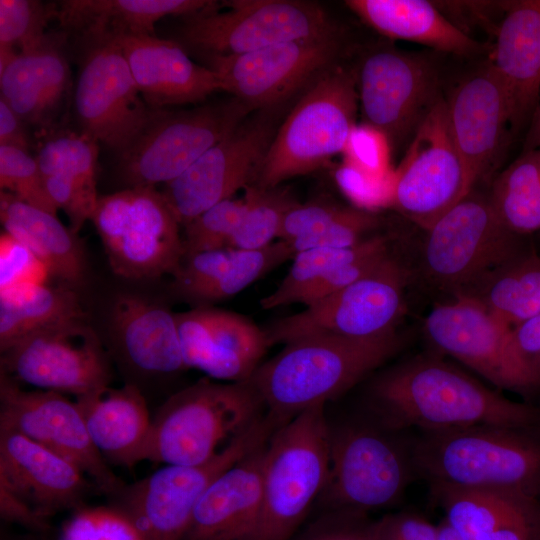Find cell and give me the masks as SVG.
Instances as JSON below:
<instances>
[{
    "label": "cell",
    "instance_id": "58",
    "mask_svg": "<svg viewBox=\"0 0 540 540\" xmlns=\"http://www.w3.org/2000/svg\"><path fill=\"white\" fill-rule=\"evenodd\" d=\"M540 147V106L525 133L522 152Z\"/></svg>",
    "mask_w": 540,
    "mask_h": 540
},
{
    "label": "cell",
    "instance_id": "35",
    "mask_svg": "<svg viewBox=\"0 0 540 540\" xmlns=\"http://www.w3.org/2000/svg\"><path fill=\"white\" fill-rule=\"evenodd\" d=\"M85 318L76 290L25 283L0 290V351L49 326Z\"/></svg>",
    "mask_w": 540,
    "mask_h": 540
},
{
    "label": "cell",
    "instance_id": "13",
    "mask_svg": "<svg viewBox=\"0 0 540 540\" xmlns=\"http://www.w3.org/2000/svg\"><path fill=\"white\" fill-rule=\"evenodd\" d=\"M408 273L389 255L342 290L265 330L270 345L313 335L372 338L395 332L404 310Z\"/></svg>",
    "mask_w": 540,
    "mask_h": 540
},
{
    "label": "cell",
    "instance_id": "43",
    "mask_svg": "<svg viewBox=\"0 0 540 540\" xmlns=\"http://www.w3.org/2000/svg\"><path fill=\"white\" fill-rule=\"evenodd\" d=\"M245 208L244 198L227 199L184 225V255L229 247Z\"/></svg>",
    "mask_w": 540,
    "mask_h": 540
},
{
    "label": "cell",
    "instance_id": "33",
    "mask_svg": "<svg viewBox=\"0 0 540 540\" xmlns=\"http://www.w3.org/2000/svg\"><path fill=\"white\" fill-rule=\"evenodd\" d=\"M345 4L380 34L408 40L438 52L475 56L486 46L459 29L425 0H347Z\"/></svg>",
    "mask_w": 540,
    "mask_h": 540
},
{
    "label": "cell",
    "instance_id": "11",
    "mask_svg": "<svg viewBox=\"0 0 540 540\" xmlns=\"http://www.w3.org/2000/svg\"><path fill=\"white\" fill-rule=\"evenodd\" d=\"M186 17L181 37L206 57L234 56L283 42L339 33L324 9L300 0H232Z\"/></svg>",
    "mask_w": 540,
    "mask_h": 540
},
{
    "label": "cell",
    "instance_id": "52",
    "mask_svg": "<svg viewBox=\"0 0 540 540\" xmlns=\"http://www.w3.org/2000/svg\"><path fill=\"white\" fill-rule=\"evenodd\" d=\"M294 540H375L373 522L365 514L328 511Z\"/></svg>",
    "mask_w": 540,
    "mask_h": 540
},
{
    "label": "cell",
    "instance_id": "49",
    "mask_svg": "<svg viewBox=\"0 0 540 540\" xmlns=\"http://www.w3.org/2000/svg\"><path fill=\"white\" fill-rule=\"evenodd\" d=\"M47 266L24 243L7 232L0 236V290L25 284L46 283Z\"/></svg>",
    "mask_w": 540,
    "mask_h": 540
},
{
    "label": "cell",
    "instance_id": "6",
    "mask_svg": "<svg viewBox=\"0 0 540 540\" xmlns=\"http://www.w3.org/2000/svg\"><path fill=\"white\" fill-rule=\"evenodd\" d=\"M357 73L335 64L303 94L275 133L255 175V185L274 188L310 173L343 153L356 123Z\"/></svg>",
    "mask_w": 540,
    "mask_h": 540
},
{
    "label": "cell",
    "instance_id": "40",
    "mask_svg": "<svg viewBox=\"0 0 540 540\" xmlns=\"http://www.w3.org/2000/svg\"><path fill=\"white\" fill-rule=\"evenodd\" d=\"M245 189L246 208L229 247L241 250L263 248L278 238L285 214L297 201L287 190L278 187L262 188L249 184Z\"/></svg>",
    "mask_w": 540,
    "mask_h": 540
},
{
    "label": "cell",
    "instance_id": "51",
    "mask_svg": "<svg viewBox=\"0 0 540 540\" xmlns=\"http://www.w3.org/2000/svg\"><path fill=\"white\" fill-rule=\"evenodd\" d=\"M388 246L348 261L327 273L308 289L298 303L312 305L354 283L389 256Z\"/></svg>",
    "mask_w": 540,
    "mask_h": 540
},
{
    "label": "cell",
    "instance_id": "37",
    "mask_svg": "<svg viewBox=\"0 0 540 540\" xmlns=\"http://www.w3.org/2000/svg\"><path fill=\"white\" fill-rule=\"evenodd\" d=\"M489 200L500 221L517 236L540 231V147L522 152L500 172Z\"/></svg>",
    "mask_w": 540,
    "mask_h": 540
},
{
    "label": "cell",
    "instance_id": "56",
    "mask_svg": "<svg viewBox=\"0 0 540 540\" xmlns=\"http://www.w3.org/2000/svg\"><path fill=\"white\" fill-rule=\"evenodd\" d=\"M0 515L2 520L21 525L38 533L49 529L48 520L39 516L24 500L0 484Z\"/></svg>",
    "mask_w": 540,
    "mask_h": 540
},
{
    "label": "cell",
    "instance_id": "44",
    "mask_svg": "<svg viewBox=\"0 0 540 540\" xmlns=\"http://www.w3.org/2000/svg\"><path fill=\"white\" fill-rule=\"evenodd\" d=\"M0 187L19 200L57 216L37 159L28 152L0 146Z\"/></svg>",
    "mask_w": 540,
    "mask_h": 540
},
{
    "label": "cell",
    "instance_id": "54",
    "mask_svg": "<svg viewBox=\"0 0 540 540\" xmlns=\"http://www.w3.org/2000/svg\"><path fill=\"white\" fill-rule=\"evenodd\" d=\"M381 540H436L437 525L424 517L408 512L387 515L374 522Z\"/></svg>",
    "mask_w": 540,
    "mask_h": 540
},
{
    "label": "cell",
    "instance_id": "55",
    "mask_svg": "<svg viewBox=\"0 0 540 540\" xmlns=\"http://www.w3.org/2000/svg\"><path fill=\"white\" fill-rule=\"evenodd\" d=\"M512 338L517 359L531 391V369L540 357V314L513 327Z\"/></svg>",
    "mask_w": 540,
    "mask_h": 540
},
{
    "label": "cell",
    "instance_id": "9",
    "mask_svg": "<svg viewBox=\"0 0 540 540\" xmlns=\"http://www.w3.org/2000/svg\"><path fill=\"white\" fill-rule=\"evenodd\" d=\"M280 426L269 414L201 465H165L149 476L125 484L110 505L133 523L142 540H182L195 508L208 486L223 471Z\"/></svg>",
    "mask_w": 540,
    "mask_h": 540
},
{
    "label": "cell",
    "instance_id": "5",
    "mask_svg": "<svg viewBox=\"0 0 540 540\" xmlns=\"http://www.w3.org/2000/svg\"><path fill=\"white\" fill-rule=\"evenodd\" d=\"M329 473V423L325 406L309 409L279 426L266 443L262 502L246 540H292Z\"/></svg>",
    "mask_w": 540,
    "mask_h": 540
},
{
    "label": "cell",
    "instance_id": "4",
    "mask_svg": "<svg viewBox=\"0 0 540 540\" xmlns=\"http://www.w3.org/2000/svg\"><path fill=\"white\" fill-rule=\"evenodd\" d=\"M263 407L250 380L200 379L171 395L158 409L143 461L205 464L258 422Z\"/></svg>",
    "mask_w": 540,
    "mask_h": 540
},
{
    "label": "cell",
    "instance_id": "57",
    "mask_svg": "<svg viewBox=\"0 0 540 540\" xmlns=\"http://www.w3.org/2000/svg\"><path fill=\"white\" fill-rule=\"evenodd\" d=\"M25 121L0 99V146L28 152L29 139Z\"/></svg>",
    "mask_w": 540,
    "mask_h": 540
},
{
    "label": "cell",
    "instance_id": "16",
    "mask_svg": "<svg viewBox=\"0 0 540 540\" xmlns=\"http://www.w3.org/2000/svg\"><path fill=\"white\" fill-rule=\"evenodd\" d=\"M74 91L82 132L124 152L145 128L154 108L143 99L116 38L88 40Z\"/></svg>",
    "mask_w": 540,
    "mask_h": 540
},
{
    "label": "cell",
    "instance_id": "39",
    "mask_svg": "<svg viewBox=\"0 0 540 540\" xmlns=\"http://www.w3.org/2000/svg\"><path fill=\"white\" fill-rule=\"evenodd\" d=\"M0 90L1 100L25 122H41L54 109L47 80L29 52L0 47Z\"/></svg>",
    "mask_w": 540,
    "mask_h": 540
},
{
    "label": "cell",
    "instance_id": "3",
    "mask_svg": "<svg viewBox=\"0 0 540 540\" xmlns=\"http://www.w3.org/2000/svg\"><path fill=\"white\" fill-rule=\"evenodd\" d=\"M400 346L395 332L372 338L313 335L292 340L250 378L281 424L325 404L382 365Z\"/></svg>",
    "mask_w": 540,
    "mask_h": 540
},
{
    "label": "cell",
    "instance_id": "21",
    "mask_svg": "<svg viewBox=\"0 0 540 540\" xmlns=\"http://www.w3.org/2000/svg\"><path fill=\"white\" fill-rule=\"evenodd\" d=\"M428 340L501 389L528 392L512 327L467 296L436 304L424 323Z\"/></svg>",
    "mask_w": 540,
    "mask_h": 540
},
{
    "label": "cell",
    "instance_id": "10",
    "mask_svg": "<svg viewBox=\"0 0 540 540\" xmlns=\"http://www.w3.org/2000/svg\"><path fill=\"white\" fill-rule=\"evenodd\" d=\"M90 220L113 272L122 278L173 275L184 256L180 224L155 187H129L99 196Z\"/></svg>",
    "mask_w": 540,
    "mask_h": 540
},
{
    "label": "cell",
    "instance_id": "19",
    "mask_svg": "<svg viewBox=\"0 0 540 540\" xmlns=\"http://www.w3.org/2000/svg\"><path fill=\"white\" fill-rule=\"evenodd\" d=\"M340 33L274 44L234 56H211L209 68L220 76L223 91L248 110L271 108L335 65Z\"/></svg>",
    "mask_w": 540,
    "mask_h": 540
},
{
    "label": "cell",
    "instance_id": "61",
    "mask_svg": "<svg viewBox=\"0 0 540 540\" xmlns=\"http://www.w3.org/2000/svg\"><path fill=\"white\" fill-rule=\"evenodd\" d=\"M373 529H374V522H373ZM374 538H375V540H381V539L376 535L375 530H374Z\"/></svg>",
    "mask_w": 540,
    "mask_h": 540
},
{
    "label": "cell",
    "instance_id": "46",
    "mask_svg": "<svg viewBox=\"0 0 540 540\" xmlns=\"http://www.w3.org/2000/svg\"><path fill=\"white\" fill-rule=\"evenodd\" d=\"M378 226V218L361 209L343 208L324 226L313 233L286 242L293 256L312 248H349L366 239Z\"/></svg>",
    "mask_w": 540,
    "mask_h": 540
},
{
    "label": "cell",
    "instance_id": "41",
    "mask_svg": "<svg viewBox=\"0 0 540 540\" xmlns=\"http://www.w3.org/2000/svg\"><path fill=\"white\" fill-rule=\"evenodd\" d=\"M289 258H293V252L282 240L259 249H234L224 273L205 292L200 302H214L234 296Z\"/></svg>",
    "mask_w": 540,
    "mask_h": 540
},
{
    "label": "cell",
    "instance_id": "45",
    "mask_svg": "<svg viewBox=\"0 0 540 540\" xmlns=\"http://www.w3.org/2000/svg\"><path fill=\"white\" fill-rule=\"evenodd\" d=\"M62 525L59 540H142L131 520L118 508L81 506Z\"/></svg>",
    "mask_w": 540,
    "mask_h": 540
},
{
    "label": "cell",
    "instance_id": "24",
    "mask_svg": "<svg viewBox=\"0 0 540 540\" xmlns=\"http://www.w3.org/2000/svg\"><path fill=\"white\" fill-rule=\"evenodd\" d=\"M74 463L30 438L0 428V484L49 520L84 505L91 480Z\"/></svg>",
    "mask_w": 540,
    "mask_h": 540
},
{
    "label": "cell",
    "instance_id": "7",
    "mask_svg": "<svg viewBox=\"0 0 540 540\" xmlns=\"http://www.w3.org/2000/svg\"><path fill=\"white\" fill-rule=\"evenodd\" d=\"M488 195L472 191L426 230L421 250L423 277L439 290L462 296L525 251Z\"/></svg>",
    "mask_w": 540,
    "mask_h": 540
},
{
    "label": "cell",
    "instance_id": "12",
    "mask_svg": "<svg viewBox=\"0 0 540 540\" xmlns=\"http://www.w3.org/2000/svg\"><path fill=\"white\" fill-rule=\"evenodd\" d=\"M248 111L235 98L191 110L154 108L142 132L119 154L122 179L129 187L168 184L230 134Z\"/></svg>",
    "mask_w": 540,
    "mask_h": 540
},
{
    "label": "cell",
    "instance_id": "31",
    "mask_svg": "<svg viewBox=\"0 0 540 540\" xmlns=\"http://www.w3.org/2000/svg\"><path fill=\"white\" fill-rule=\"evenodd\" d=\"M97 143L84 132H66L47 140L36 156L49 196L76 234L91 219L99 199Z\"/></svg>",
    "mask_w": 540,
    "mask_h": 540
},
{
    "label": "cell",
    "instance_id": "38",
    "mask_svg": "<svg viewBox=\"0 0 540 540\" xmlns=\"http://www.w3.org/2000/svg\"><path fill=\"white\" fill-rule=\"evenodd\" d=\"M388 246L383 236H372L349 248H312L293 256V263L279 286L265 296L260 304L264 309L298 303L302 295L334 268Z\"/></svg>",
    "mask_w": 540,
    "mask_h": 540
},
{
    "label": "cell",
    "instance_id": "60",
    "mask_svg": "<svg viewBox=\"0 0 540 540\" xmlns=\"http://www.w3.org/2000/svg\"><path fill=\"white\" fill-rule=\"evenodd\" d=\"M530 379L533 390L540 387V357L531 369Z\"/></svg>",
    "mask_w": 540,
    "mask_h": 540
},
{
    "label": "cell",
    "instance_id": "8",
    "mask_svg": "<svg viewBox=\"0 0 540 540\" xmlns=\"http://www.w3.org/2000/svg\"><path fill=\"white\" fill-rule=\"evenodd\" d=\"M378 423L329 425V473L320 497L328 511L365 514L396 502L415 471L412 443Z\"/></svg>",
    "mask_w": 540,
    "mask_h": 540
},
{
    "label": "cell",
    "instance_id": "34",
    "mask_svg": "<svg viewBox=\"0 0 540 540\" xmlns=\"http://www.w3.org/2000/svg\"><path fill=\"white\" fill-rule=\"evenodd\" d=\"M0 218L4 231L29 247L63 286L76 290L84 283L87 261L83 244L56 215L1 190Z\"/></svg>",
    "mask_w": 540,
    "mask_h": 540
},
{
    "label": "cell",
    "instance_id": "42",
    "mask_svg": "<svg viewBox=\"0 0 540 540\" xmlns=\"http://www.w3.org/2000/svg\"><path fill=\"white\" fill-rule=\"evenodd\" d=\"M57 6L35 0H0V47L22 53L38 46Z\"/></svg>",
    "mask_w": 540,
    "mask_h": 540
},
{
    "label": "cell",
    "instance_id": "48",
    "mask_svg": "<svg viewBox=\"0 0 540 540\" xmlns=\"http://www.w3.org/2000/svg\"><path fill=\"white\" fill-rule=\"evenodd\" d=\"M234 248L226 247L184 255L173 274L174 288L183 297L200 301L222 276Z\"/></svg>",
    "mask_w": 540,
    "mask_h": 540
},
{
    "label": "cell",
    "instance_id": "36",
    "mask_svg": "<svg viewBox=\"0 0 540 540\" xmlns=\"http://www.w3.org/2000/svg\"><path fill=\"white\" fill-rule=\"evenodd\" d=\"M462 296L476 300L510 327L517 326L540 314V256L522 253Z\"/></svg>",
    "mask_w": 540,
    "mask_h": 540
},
{
    "label": "cell",
    "instance_id": "29",
    "mask_svg": "<svg viewBox=\"0 0 540 540\" xmlns=\"http://www.w3.org/2000/svg\"><path fill=\"white\" fill-rule=\"evenodd\" d=\"M430 490L463 540H540L537 499L439 484H430Z\"/></svg>",
    "mask_w": 540,
    "mask_h": 540
},
{
    "label": "cell",
    "instance_id": "15",
    "mask_svg": "<svg viewBox=\"0 0 540 540\" xmlns=\"http://www.w3.org/2000/svg\"><path fill=\"white\" fill-rule=\"evenodd\" d=\"M0 372L40 390L76 398L109 386L112 378L103 343L84 318L22 338L1 352Z\"/></svg>",
    "mask_w": 540,
    "mask_h": 540
},
{
    "label": "cell",
    "instance_id": "32",
    "mask_svg": "<svg viewBox=\"0 0 540 540\" xmlns=\"http://www.w3.org/2000/svg\"><path fill=\"white\" fill-rule=\"evenodd\" d=\"M207 0H65L57 7L62 27L85 40L155 35L166 16H193L214 5Z\"/></svg>",
    "mask_w": 540,
    "mask_h": 540
},
{
    "label": "cell",
    "instance_id": "28",
    "mask_svg": "<svg viewBox=\"0 0 540 540\" xmlns=\"http://www.w3.org/2000/svg\"><path fill=\"white\" fill-rule=\"evenodd\" d=\"M265 442L223 471L200 498L182 540H246L262 502Z\"/></svg>",
    "mask_w": 540,
    "mask_h": 540
},
{
    "label": "cell",
    "instance_id": "17",
    "mask_svg": "<svg viewBox=\"0 0 540 540\" xmlns=\"http://www.w3.org/2000/svg\"><path fill=\"white\" fill-rule=\"evenodd\" d=\"M0 428L16 431L65 457L109 498L126 484L94 446L76 401L62 393L24 390L0 372Z\"/></svg>",
    "mask_w": 540,
    "mask_h": 540
},
{
    "label": "cell",
    "instance_id": "1",
    "mask_svg": "<svg viewBox=\"0 0 540 540\" xmlns=\"http://www.w3.org/2000/svg\"><path fill=\"white\" fill-rule=\"evenodd\" d=\"M375 422L398 432L475 425L540 427V410L510 400L436 356L421 355L382 373L371 384Z\"/></svg>",
    "mask_w": 540,
    "mask_h": 540
},
{
    "label": "cell",
    "instance_id": "47",
    "mask_svg": "<svg viewBox=\"0 0 540 540\" xmlns=\"http://www.w3.org/2000/svg\"><path fill=\"white\" fill-rule=\"evenodd\" d=\"M335 179L342 193L361 210L393 206L395 170L374 174L344 160L335 172Z\"/></svg>",
    "mask_w": 540,
    "mask_h": 540
},
{
    "label": "cell",
    "instance_id": "2",
    "mask_svg": "<svg viewBox=\"0 0 540 540\" xmlns=\"http://www.w3.org/2000/svg\"><path fill=\"white\" fill-rule=\"evenodd\" d=\"M540 427L475 425L420 431L416 473L429 484L540 498Z\"/></svg>",
    "mask_w": 540,
    "mask_h": 540
},
{
    "label": "cell",
    "instance_id": "22",
    "mask_svg": "<svg viewBox=\"0 0 540 540\" xmlns=\"http://www.w3.org/2000/svg\"><path fill=\"white\" fill-rule=\"evenodd\" d=\"M451 135L473 190L499 165L512 134L507 90L491 61L446 100Z\"/></svg>",
    "mask_w": 540,
    "mask_h": 540
},
{
    "label": "cell",
    "instance_id": "26",
    "mask_svg": "<svg viewBox=\"0 0 540 540\" xmlns=\"http://www.w3.org/2000/svg\"><path fill=\"white\" fill-rule=\"evenodd\" d=\"M110 333L121 361L143 376H163L186 368L176 313L146 297L120 294L112 303Z\"/></svg>",
    "mask_w": 540,
    "mask_h": 540
},
{
    "label": "cell",
    "instance_id": "18",
    "mask_svg": "<svg viewBox=\"0 0 540 540\" xmlns=\"http://www.w3.org/2000/svg\"><path fill=\"white\" fill-rule=\"evenodd\" d=\"M395 175L393 206L425 231L474 191L451 135L445 99L415 132Z\"/></svg>",
    "mask_w": 540,
    "mask_h": 540
},
{
    "label": "cell",
    "instance_id": "23",
    "mask_svg": "<svg viewBox=\"0 0 540 540\" xmlns=\"http://www.w3.org/2000/svg\"><path fill=\"white\" fill-rule=\"evenodd\" d=\"M176 321L186 368L216 380H250L270 346L265 330L234 312L198 307Z\"/></svg>",
    "mask_w": 540,
    "mask_h": 540
},
{
    "label": "cell",
    "instance_id": "14",
    "mask_svg": "<svg viewBox=\"0 0 540 540\" xmlns=\"http://www.w3.org/2000/svg\"><path fill=\"white\" fill-rule=\"evenodd\" d=\"M357 86L364 123L384 133L391 146L412 139L444 99L435 59L392 47L375 49L364 57Z\"/></svg>",
    "mask_w": 540,
    "mask_h": 540
},
{
    "label": "cell",
    "instance_id": "27",
    "mask_svg": "<svg viewBox=\"0 0 540 540\" xmlns=\"http://www.w3.org/2000/svg\"><path fill=\"white\" fill-rule=\"evenodd\" d=\"M490 60L507 90L512 134L527 131L540 106V0L507 2Z\"/></svg>",
    "mask_w": 540,
    "mask_h": 540
},
{
    "label": "cell",
    "instance_id": "20",
    "mask_svg": "<svg viewBox=\"0 0 540 540\" xmlns=\"http://www.w3.org/2000/svg\"><path fill=\"white\" fill-rule=\"evenodd\" d=\"M276 132L267 115L240 123L184 173L166 184L163 195L181 225L231 199L256 175Z\"/></svg>",
    "mask_w": 540,
    "mask_h": 540
},
{
    "label": "cell",
    "instance_id": "25",
    "mask_svg": "<svg viewBox=\"0 0 540 540\" xmlns=\"http://www.w3.org/2000/svg\"><path fill=\"white\" fill-rule=\"evenodd\" d=\"M145 102L151 108L196 103L223 83L213 69L193 62L182 47L155 35L116 37Z\"/></svg>",
    "mask_w": 540,
    "mask_h": 540
},
{
    "label": "cell",
    "instance_id": "59",
    "mask_svg": "<svg viewBox=\"0 0 540 540\" xmlns=\"http://www.w3.org/2000/svg\"><path fill=\"white\" fill-rule=\"evenodd\" d=\"M436 540H463L454 527L445 519L437 525Z\"/></svg>",
    "mask_w": 540,
    "mask_h": 540
},
{
    "label": "cell",
    "instance_id": "50",
    "mask_svg": "<svg viewBox=\"0 0 540 540\" xmlns=\"http://www.w3.org/2000/svg\"><path fill=\"white\" fill-rule=\"evenodd\" d=\"M390 152L391 145L385 134L366 123L354 126L343 150L345 161L374 174L393 170Z\"/></svg>",
    "mask_w": 540,
    "mask_h": 540
},
{
    "label": "cell",
    "instance_id": "30",
    "mask_svg": "<svg viewBox=\"0 0 540 540\" xmlns=\"http://www.w3.org/2000/svg\"><path fill=\"white\" fill-rule=\"evenodd\" d=\"M89 436L106 461L131 468L143 461L152 419L137 385L110 386L76 398Z\"/></svg>",
    "mask_w": 540,
    "mask_h": 540
},
{
    "label": "cell",
    "instance_id": "53",
    "mask_svg": "<svg viewBox=\"0 0 540 540\" xmlns=\"http://www.w3.org/2000/svg\"><path fill=\"white\" fill-rule=\"evenodd\" d=\"M341 209L329 203H297L285 214L278 239L288 242L313 233L333 219Z\"/></svg>",
    "mask_w": 540,
    "mask_h": 540
}]
</instances>
